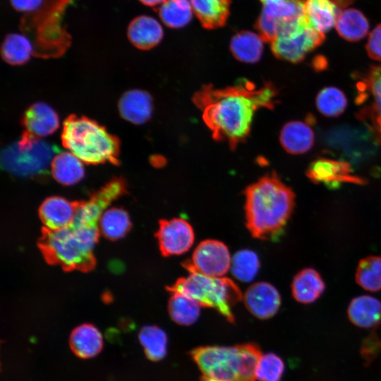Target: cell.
I'll list each match as a JSON object with an SVG mask.
<instances>
[{"label": "cell", "mask_w": 381, "mask_h": 381, "mask_svg": "<svg viewBox=\"0 0 381 381\" xmlns=\"http://www.w3.org/2000/svg\"><path fill=\"white\" fill-rule=\"evenodd\" d=\"M243 301L252 315L258 319L266 320L277 313L281 297L273 285L260 282L248 287L243 295Z\"/></svg>", "instance_id": "15"}, {"label": "cell", "mask_w": 381, "mask_h": 381, "mask_svg": "<svg viewBox=\"0 0 381 381\" xmlns=\"http://www.w3.org/2000/svg\"><path fill=\"white\" fill-rule=\"evenodd\" d=\"M356 282L363 289L381 290V256L370 255L361 259L356 271Z\"/></svg>", "instance_id": "34"}, {"label": "cell", "mask_w": 381, "mask_h": 381, "mask_svg": "<svg viewBox=\"0 0 381 381\" xmlns=\"http://www.w3.org/2000/svg\"><path fill=\"white\" fill-rule=\"evenodd\" d=\"M171 292L185 294L200 303L202 307L216 309L226 320L234 322L232 307L242 298L236 284L229 278L212 277L196 272H189L167 288Z\"/></svg>", "instance_id": "6"}, {"label": "cell", "mask_w": 381, "mask_h": 381, "mask_svg": "<svg viewBox=\"0 0 381 381\" xmlns=\"http://www.w3.org/2000/svg\"><path fill=\"white\" fill-rule=\"evenodd\" d=\"M142 4L148 6H160L166 0H139Z\"/></svg>", "instance_id": "41"}, {"label": "cell", "mask_w": 381, "mask_h": 381, "mask_svg": "<svg viewBox=\"0 0 381 381\" xmlns=\"http://www.w3.org/2000/svg\"><path fill=\"white\" fill-rule=\"evenodd\" d=\"M325 284L320 274L313 268H305L298 272L291 283V293L294 299L303 304L318 300L323 294Z\"/></svg>", "instance_id": "24"}, {"label": "cell", "mask_w": 381, "mask_h": 381, "mask_svg": "<svg viewBox=\"0 0 381 381\" xmlns=\"http://www.w3.org/2000/svg\"><path fill=\"white\" fill-rule=\"evenodd\" d=\"M23 134L40 138L54 133L59 127L57 113L49 105L38 102L30 105L22 118Z\"/></svg>", "instance_id": "16"}, {"label": "cell", "mask_w": 381, "mask_h": 381, "mask_svg": "<svg viewBox=\"0 0 381 381\" xmlns=\"http://www.w3.org/2000/svg\"><path fill=\"white\" fill-rule=\"evenodd\" d=\"M124 189L125 185L122 180L114 179L89 200L77 204L73 224L97 226L106 207L122 194Z\"/></svg>", "instance_id": "14"}, {"label": "cell", "mask_w": 381, "mask_h": 381, "mask_svg": "<svg viewBox=\"0 0 381 381\" xmlns=\"http://www.w3.org/2000/svg\"><path fill=\"white\" fill-rule=\"evenodd\" d=\"M50 165L53 177L63 185L75 184L85 176L82 161L71 152L56 154Z\"/></svg>", "instance_id": "26"}, {"label": "cell", "mask_w": 381, "mask_h": 381, "mask_svg": "<svg viewBox=\"0 0 381 381\" xmlns=\"http://www.w3.org/2000/svg\"><path fill=\"white\" fill-rule=\"evenodd\" d=\"M33 53L34 48L30 40L20 33L7 35L1 47V57L7 64L13 66L25 64Z\"/></svg>", "instance_id": "29"}, {"label": "cell", "mask_w": 381, "mask_h": 381, "mask_svg": "<svg viewBox=\"0 0 381 381\" xmlns=\"http://www.w3.org/2000/svg\"><path fill=\"white\" fill-rule=\"evenodd\" d=\"M306 174L314 183H323L331 188L338 187L344 183L359 185L365 183L364 179L353 174L347 162L324 157L312 162Z\"/></svg>", "instance_id": "13"}, {"label": "cell", "mask_w": 381, "mask_h": 381, "mask_svg": "<svg viewBox=\"0 0 381 381\" xmlns=\"http://www.w3.org/2000/svg\"><path fill=\"white\" fill-rule=\"evenodd\" d=\"M263 39L255 32L241 31L231 38L230 49L234 56L245 63L258 61L263 51Z\"/></svg>", "instance_id": "27"}, {"label": "cell", "mask_w": 381, "mask_h": 381, "mask_svg": "<svg viewBox=\"0 0 381 381\" xmlns=\"http://www.w3.org/2000/svg\"><path fill=\"white\" fill-rule=\"evenodd\" d=\"M285 365L280 356L274 353L262 355L255 368V377L259 381H280Z\"/></svg>", "instance_id": "37"}, {"label": "cell", "mask_w": 381, "mask_h": 381, "mask_svg": "<svg viewBox=\"0 0 381 381\" xmlns=\"http://www.w3.org/2000/svg\"><path fill=\"white\" fill-rule=\"evenodd\" d=\"M381 351V341L375 334H371L363 341L361 353L365 363L369 364Z\"/></svg>", "instance_id": "38"}, {"label": "cell", "mask_w": 381, "mask_h": 381, "mask_svg": "<svg viewBox=\"0 0 381 381\" xmlns=\"http://www.w3.org/2000/svg\"><path fill=\"white\" fill-rule=\"evenodd\" d=\"M156 235L164 256L178 255L187 252L195 240L192 226L183 218L161 220Z\"/></svg>", "instance_id": "12"}, {"label": "cell", "mask_w": 381, "mask_h": 381, "mask_svg": "<svg viewBox=\"0 0 381 381\" xmlns=\"http://www.w3.org/2000/svg\"><path fill=\"white\" fill-rule=\"evenodd\" d=\"M190 354L204 377L219 381H255V368L262 356L254 343L199 346Z\"/></svg>", "instance_id": "3"}, {"label": "cell", "mask_w": 381, "mask_h": 381, "mask_svg": "<svg viewBox=\"0 0 381 381\" xmlns=\"http://www.w3.org/2000/svg\"><path fill=\"white\" fill-rule=\"evenodd\" d=\"M162 23L171 28H181L192 19L193 11L189 0H166L158 9Z\"/></svg>", "instance_id": "32"}, {"label": "cell", "mask_w": 381, "mask_h": 381, "mask_svg": "<svg viewBox=\"0 0 381 381\" xmlns=\"http://www.w3.org/2000/svg\"><path fill=\"white\" fill-rule=\"evenodd\" d=\"M56 151L55 146L41 138L22 147L14 143L2 150L1 163L6 171L14 176H35L46 171Z\"/></svg>", "instance_id": "8"}, {"label": "cell", "mask_w": 381, "mask_h": 381, "mask_svg": "<svg viewBox=\"0 0 381 381\" xmlns=\"http://www.w3.org/2000/svg\"><path fill=\"white\" fill-rule=\"evenodd\" d=\"M202 306L192 298L179 293L171 292L168 303L171 318L178 325H190L198 319Z\"/></svg>", "instance_id": "30"}, {"label": "cell", "mask_w": 381, "mask_h": 381, "mask_svg": "<svg viewBox=\"0 0 381 381\" xmlns=\"http://www.w3.org/2000/svg\"><path fill=\"white\" fill-rule=\"evenodd\" d=\"M119 111L126 121L133 124L147 121L152 113V99L142 90L133 89L123 94L119 101Z\"/></svg>", "instance_id": "20"}, {"label": "cell", "mask_w": 381, "mask_h": 381, "mask_svg": "<svg viewBox=\"0 0 381 381\" xmlns=\"http://www.w3.org/2000/svg\"><path fill=\"white\" fill-rule=\"evenodd\" d=\"M277 90L272 83L257 88L248 81L226 88L204 86L193 98L205 123L215 140L226 142L234 150L248 135L255 113L272 109Z\"/></svg>", "instance_id": "1"}, {"label": "cell", "mask_w": 381, "mask_h": 381, "mask_svg": "<svg viewBox=\"0 0 381 381\" xmlns=\"http://www.w3.org/2000/svg\"><path fill=\"white\" fill-rule=\"evenodd\" d=\"M75 212L76 204L59 196L46 199L40 208L41 220L47 230H56L72 225Z\"/></svg>", "instance_id": "18"}, {"label": "cell", "mask_w": 381, "mask_h": 381, "mask_svg": "<svg viewBox=\"0 0 381 381\" xmlns=\"http://www.w3.org/2000/svg\"><path fill=\"white\" fill-rule=\"evenodd\" d=\"M324 40L325 35L314 28L304 16L282 27L271 42V48L277 58L298 63Z\"/></svg>", "instance_id": "7"}, {"label": "cell", "mask_w": 381, "mask_h": 381, "mask_svg": "<svg viewBox=\"0 0 381 381\" xmlns=\"http://www.w3.org/2000/svg\"><path fill=\"white\" fill-rule=\"evenodd\" d=\"M69 346L73 353L80 358H90L100 353L103 339L99 330L92 324H83L73 329Z\"/></svg>", "instance_id": "22"}, {"label": "cell", "mask_w": 381, "mask_h": 381, "mask_svg": "<svg viewBox=\"0 0 381 381\" xmlns=\"http://www.w3.org/2000/svg\"><path fill=\"white\" fill-rule=\"evenodd\" d=\"M193 13L207 29L222 27L230 11V0H189Z\"/></svg>", "instance_id": "25"}, {"label": "cell", "mask_w": 381, "mask_h": 381, "mask_svg": "<svg viewBox=\"0 0 381 381\" xmlns=\"http://www.w3.org/2000/svg\"><path fill=\"white\" fill-rule=\"evenodd\" d=\"M61 142L64 147L86 164L119 162V138L104 126L85 116L71 114L65 119Z\"/></svg>", "instance_id": "4"}, {"label": "cell", "mask_w": 381, "mask_h": 381, "mask_svg": "<svg viewBox=\"0 0 381 381\" xmlns=\"http://www.w3.org/2000/svg\"><path fill=\"white\" fill-rule=\"evenodd\" d=\"M315 103L318 110L323 116L336 117L345 111L347 99L344 93L339 88L326 87L317 95Z\"/></svg>", "instance_id": "35"}, {"label": "cell", "mask_w": 381, "mask_h": 381, "mask_svg": "<svg viewBox=\"0 0 381 381\" xmlns=\"http://www.w3.org/2000/svg\"><path fill=\"white\" fill-rule=\"evenodd\" d=\"M347 315L349 320L361 328H372L381 323V301L368 296H359L351 300Z\"/></svg>", "instance_id": "23"}, {"label": "cell", "mask_w": 381, "mask_h": 381, "mask_svg": "<svg viewBox=\"0 0 381 381\" xmlns=\"http://www.w3.org/2000/svg\"><path fill=\"white\" fill-rule=\"evenodd\" d=\"M365 48L371 59L381 61V24L370 33Z\"/></svg>", "instance_id": "39"}, {"label": "cell", "mask_w": 381, "mask_h": 381, "mask_svg": "<svg viewBox=\"0 0 381 381\" xmlns=\"http://www.w3.org/2000/svg\"><path fill=\"white\" fill-rule=\"evenodd\" d=\"M200 381H219V380L208 378V377H206L203 376Z\"/></svg>", "instance_id": "42"}, {"label": "cell", "mask_w": 381, "mask_h": 381, "mask_svg": "<svg viewBox=\"0 0 381 381\" xmlns=\"http://www.w3.org/2000/svg\"><path fill=\"white\" fill-rule=\"evenodd\" d=\"M262 11L255 28L264 41L272 42L280 29L305 16V0H260Z\"/></svg>", "instance_id": "10"}, {"label": "cell", "mask_w": 381, "mask_h": 381, "mask_svg": "<svg viewBox=\"0 0 381 381\" xmlns=\"http://www.w3.org/2000/svg\"><path fill=\"white\" fill-rule=\"evenodd\" d=\"M127 36L134 47L147 50L161 42L164 30L160 23L155 18L141 15L131 21L127 29Z\"/></svg>", "instance_id": "19"}, {"label": "cell", "mask_w": 381, "mask_h": 381, "mask_svg": "<svg viewBox=\"0 0 381 381\" xmlns=\"http://www.w3.org/2000/svg\"><path fill=\"white\" fill-rule=\"evenodd\" d=\"M279 140L283 148L292 155L303 154L310 150L315 140L314 132L306 122L294 121L282 128Z\"/></svg>", "instance_id": "21"}, {"label": "cell", "mask_w": 381, "mask_h": 381, "mask_svg": "<svg viewBox=\"0 0 381 381\" xmlns=\"http://www.w3.org/2000/svg\"><path fill=\"white\" fill-rule=\"evenodd\" d=\"M138 339L149 360L159 361L166 356L167 335L160 327L156 325L143 327L138 333Z\"/></svg>", "instance_id": "31"}, {"label": "cell", "mask_w": 381, "mask_h": 381, "mask_svg": "<svg viewBox=\"0 0 381 381\" xmlns=\"http://www.w3.org/2000/svg\"><path fill=\"white\" fill-rule=\"evenodd\" d=\"M98 235L97 226L73 224L60 229H45L40 245L49 262L67 270H86L94 266L92 253Z\"/></svg>", "instance_id": "5"}, {"label": "cell", "mask_w": 381, "mask_h": 381, "mask_svg": "<svg viewBox=\"0 0 381 381\" xmlns=\"http://www.w3.org/2000/svg\"><path fill=\"white\" fill-rule=\"evenodd\" d=\"M356 102L362 105L357 117L381 144V66L370 67L357 85Z\"/></svg>", "instance_id": "9"}, {"label": "cell", "mask_w": 381, "mask_h": 381, "mask_svg": "<svg viewBox=\"0 0 381 381\" xmlns=\"http://www.w3.org/2000/svg\"><path fill=\"white\" fill-rule=\"evenodd\" d=\"M335 28L340 37L349 42H356L364 38L369 30V23L361 11L346 8L341 12Z\"/></svg>", "instance_id": "28"}, {"label": "cell", "mask_w": 381, "mask_h": 381, "mask_svg": "<svg viewBox=\"0 0 381 381\" xmlns=\"http://www.w3.org/2000/svg\"><path fill=\"white\" fill-rule=\"evenodd\" d=\"M231 259L227 246L222 242L207 239L195 248L191 260L184 262L188 272H196L212 277H222L231 268Z\"/></svg>", "instance_id": "11"}, {"label": "cell", "mask_w": 381, "mask_h": 381, "mask_svg": "<svg viewBox=\"0 0 381 381\" xmlns=\"http://www.w3.org/2000/svg\"><path fill=\"white\" fill-rule=\"evenodd\" d=\"M13 8L20 12L29 13L38 10L44 0H10Z\"/></svg>", "instance_id": "40"}, {"label": "cell", "mask_w": 381, "mask_h": 381, "mask_svg": "<svg viewBox=\"0 0 381 381\" xmlns=\"http://www.w3.org/2000/svg\"><path fill=\"white\" fill-rule=\"evenodd\" d=\"M246 224L255 238L270 239L284 227L293 212L295 194L275 173L266 174L244 191Z\"/></svg>", "instance_id": "2"}, {"label": "cell", "mask_w": 381, "mask_h": 381, "mask_svg": "<svg viewBox=\"0 0 381 381\" xmlns=\"http://www.w3.org/2000/svg\"><path fill=\"white\" fill-rule=\"evenodd\" d=\"M98 224L102 234L111 240L123 237L131 226L128 213L123 209L117 207L106 210Z\"/></svg>", "instance_id": "33"}, {"label": "cell", "mask_w": 381, "mask_h": 381, "mask_svg": "<svg viewBox=\"0 0 381 381\" xmlns=\"http://www.w3.org/2000/svg\"><path fill=\"white\" fill-rule=\"evenodd\" d=\"M352 0H305L304 13L310 24L322 33L335 26L342 11Z\"/></svg>", "instance_id": "17"}, {"label": "cell", "mask_w": 381, "mask_h": 381, "mask_svg": "<svg viewBox=\"0 0 381 381\" xmlns=\"http://www.w3.org/2000/svg\"><path fill=\"white\" fill-rule=\"evenodd\" d=\"M259 269L258 256L251 250H239L231 258V272L237 279L241 282H248L253 280Z\"/></svg>", "instance_id": "36"}]
</instances>
